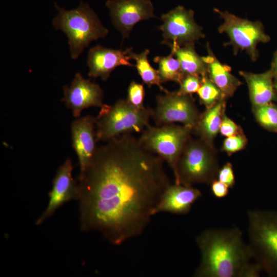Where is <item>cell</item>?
Returning a JSON list of instances; mask_svg holds the SVG:
<instances>
[{
  "label": "cell",
  "mask_w": 277,
  "mask_h": 277,
  "mask_svg": "<svg viewBox=\"0 0 277 277\" xmlns=\"http://www.w3.org/2000/svg\"><path fill=\"white\" fill-rule=\"evenodd\" d=\"M71 132L72 147L82 173L90 164L97 148L96 117L87 115L76 118L71 124Z\"/></svg>",
  "instance_id": "14"
},
{
  "label": "cell",
  "mask_w": 277,
  "mask_h": 277,
  "mask_svg": "<svg viewBox=\"0 0 277 277\" xmlns=\"http://www.w3.org/2000/svg\"><path fill=\"white\" fill-rule=\"evenodd\" d=\"M224 98L213 106L206 108L200 114L193 131L200 138L212 145L213 140L220 131L225 113L226 100Z\"/></svg>",
  "instance_id": "19"
},
{
  "label": "cell",
  "mask_w": 277,
  "mask_h": 277,
  "mask_svg": "<svg viewBox=\"0 0 277 277\" xmlns=\"http://www.w3.org/2000/svg\"><path fill=\"white\" fill-rule=\"evenodd\" d=\"M63 94L62 101L76 118L85 109L104 105L103 91L100 86L85 78L79 72L75 74L69 86L63 87Z\"/></svg>",
  "instance_id": "12"
},
{
  "label": "cell",
  "mask_w": 277,
  "mask_h": 277,
  "mask_svg": "<svg viewBox=\"0 0 277 277\" xmlns=\"http://www.w3.org/2000/svg\"><path fill=\"white\" fill-rule=\"evenodd\" d=\"M202 195L201 191L192 186L176 183L170 184L162 195L156 208L155 214L161 212L187 214Z\"/></svg>",
  "instance_id": "16"
},
{
  "label": "cell",
  "mask_w": 277,
  "mask_h": 277,
  "mask_svg": "<svg viewBox=\"0 0 277 277\" xmlns=\"http://www.w3.org/2000/svg\"><path fill=\"white\" fill-rule=\"evenodd\" d=\"M247 143V139L243 133L227 137L224 141L222 150L228 155L243 149Z\"/></svg>",
  "instance_id": "26"
},
{
  "label": "cell",
  "mask_w": 277,
  "mask_h": 277,
  "mask_svg": "<svg viewBox=\"0 0 277 277\" xmlns=\"http://www.w3.org/2000/svg\"><path fill=\"white\" fill-rule=\"evenodd\" d=\"M150 52L148 49H145L141 53H135L131 49L128 53L130 59L134 60L136 62L135 67L144 83L149 88L153 85L157 86L164 93L168 90L162 86V81L157 70L155 69L150 64L148 55Z\"/></svg>",
  "instance_id": "21"
},
{
  "label": "cell",
  "mask_w": 277,
  "mask_h": 277,
  "mask_svg": "<svg viewBox=\"0 0 277 277\" xmlns=\"http://www.w3.org/2000/svg\"><path fill=\"white\" fill-rule=\"evenodd\" d=\"M101 108L96 117L97 141H108L121 134L142 131L149 124L153 113L149 107L137 109L124 99Z\"/></svg>",
  "instance_id": "6"
},
{
  "label": "cell",
  "mask_w": 277,
  "mask_h": 277,
  "mask_svg": "<svg viewBox=\"0 0 277 277\" xmlns=\"http://www.w3.org/2000/svg\"><path fill=\"white\" fill-rule=\"evenodd\" d=\"M107 142L78 176L81 227L120 245L142 234L170 183L163 159L132 133Z\"/></svg>",
  "instance_id": "1"
},
{
  "label": "cell",
  "mask_w": 277,
  "mask_h": 277,
  "mask_svg": "<svg viewBox=\"0 0 277 277\" xmlns=\"http://www.w3.org/2000/svg\"><path fill=\"white\" fill-rule=\"evenodd\" d=\"M275 81L273 82L274 83V86L275 90L277 91V76H275Z\"/></svg>",
  "instance_id": "32"
},
{
  "label": "cell",
  "mask_w": 277,
  "mask_h": 277,
  "mask_svg": "<svg viewBox=\"0 0 277 277\" xmlns=\"http://www.w3.org/2000/svg\"><path fill=\"white\" fill-rule=\"evenodd\" d=\"M223 19V23L218 27L220 33H226L230 38L227 44L233 47L234 52L245 51L251 60L258 57L257 46L260 43L269 41L270 37L264 31L262 24L238 17L227 11L215 9Z\"/></svg>",
  "instance_id": "8"
},
{
  "label": "cell",
  "mask_w": 277,
  "mask_h": 277,
  "mask_svg": "<svg viewBox=\"0 0 277 277\" xmlns=\"http://www.w3.org/2000/svg\"><path fill=\"white\" fill-rule=\"evenodd\" d=\"M217 177L218 180L226 184L230 188H233L235 184V176L232 165L230 162L226 163L219 169Z\"/></svg>",
  "instance_id": "29"
},
{
  "label": "cell",
  "mask_w": 277,
  "mask_h": 277,
  "mask_svg": "<svg viewBox=\"0 0 277 277\" xmlns=\"http://www.w3.org/2000/svg\"><path fill=\"white\" fill-rule=\"evenodd\" d=\"M247 216L253 260L270 276L277 277V211L250 210Z\"/></svg>",
  "instance_id": "4"
},
{
  "label": "cell",
  "mask_w": 277,
  "mask_h": 277,
  "mask_svg": "<svg viewBox=\"0 0 277 277\" xmlns=\"http://www.w3.org/2000/svg\"><path fill=\"white\" fill-rule=\"evenodd\" d=\"M240 74L247 83L253 107L264 105L277 100L274 86V73L271 69L262 73L241 71Z\"/></svg>",
  "instance_id": "17"
},
{
  "label": "cell",
  "mask_w": 277,
  "mask_h": 277,
  "mask_svg": "<svg viewBox=\"0 0 277 277\" xmlns=\"http://www.w3.org/2000/svg\"><path fill=\"white\" fill-rule=\"evenodd\" d=\"M153 61L158 65L162 83L173 81L180 83L184 74L179 61L172 53L166 56H156Z\"/></svg>",
  "instance_id": "22"
},
{
  "label": "cell",
  "mask_w": 277,
  "mask_h": 277,
  "mask_svg": "<svg viewBox=\"0 0 277 277\" xmlns=\"http://www.w3.org/2000/svg\"><path fill=\"white\" fill-rule=\"evenodd\" d=\"M257 122L266 129L277 132V106L269 104L253 107Z\"/></svg>",
  "instance_id": "24"
},
{
  "label": "cell",
  "mask_w": 277,
  "mask_h": 277,
  "mask_svg": "<svg viewBox=\"0 0 277 277\" xmlns=\"http://www.w3.org/2000/svg\"><path fill=\"white\" fill-rule=\"evenodd\" d=\"M200 102L206 108L225 98L220 89L210 80L208 75L201 77V85L197 92Z\"/></svg>",
  "instance_id": "23"
},
{
  "label": "cell",
  "mask_w": 277,
  "mask_h": 277,
  "mask_svg": "<svg viewBox=\"0 0 277 277\" xmlns=\"http://www.w3.org/2000/svg\"><path fill=\"white\" fill-rule=\"evenodd\" d=\"M220 132L223 136L229 137L243 133L242 128L224 115L220 126Z\"/></svg>",
  "instance_id": "28"
},
{
  "label": "cell",
  "mask_w": 277,
  "mask_h": 277,
  "mask_svg": "<svg viewBox=\"0 0 277 277\" xmlns=\"http://www.w3.org/2000/svg\"><path fill=\"white\" fill-rule=\"evenodd\" d=\"M219 169L213 145L200 138L190 137L179 159L174 175L175 183L210 185L216 179Z\"/></svg>",
  "instance_id": "5"
},
{
  "label": "cell",
  "mask_w": 277,
  "mask_h": 277,
  "mask_svg": "<svg viewBox=\"0 0 277 277\" xmlns=\"http://www.w3.org/2000/svg\"><path fill=\"white\" fill-rule=\"evenodd\" d=\"M192 131L183 125L153 127L148 124L138 139L146 148L166 161L174 175L179 159Z\"/></svg>",
  "instance_id": "7"
},
{
  "label": "cell",
  "mask_w": 277,
  "mask_h": 277,
  "mask_svg": "<svg viewBox=\"0 0 277 277\" xmlns=\"http://www.w3.org/2000/svg\"><path fill=\"white\" fill-rule=\"evenodd\" d=\"M163 24L159 27L162 32V44L170 48L194 43L205 35L202 28L195 22L194 12L182 6L161 16Z\"/></svg>",
  "instance_id": "10"
},
{
  "label": "cell",
  "mask_w": 277,
  "mask_h": 277,
  "mask_svg": "<svg viewBox=\"0 0 277 277\" xmlns=\"http://www.w3.org/2000/svg\"><path fill=\"white\" fill-rule=\"evenodd\" d=\"M211 189L213 195L219 199L226 196L230 188L226 184L219 180H214L210 184Z\"/></svg>",
  "instance_id": "30"
},
{
  "label": "cell",
  "mask_w": 277,
  "mask_h": 277,
  "mask_svg": "<svg viewBox=\"0 0 277 277\" xmlns=\"http://www.w3.org/2000/svg\"><path fill=\"white\" fill-rule=\"evenodd\" d=\"M207 48L208 54L203 56V58L207 64L209 78L220 89L226 98L232 96L242 83L231 74L229 66L222 64L217 60L208 44Z\"/></svg>",
  "instance_id": "18"
},
{
  "label": "cell",
  "mask_w": 277,
  "mask_h": 277,
  "mask_svg": "<svg viewBox=\"0 0 277 277\" xmlns=\"http://www.w3.org/2000/svg\"><path fill=\"white\" fill-rule=\"evenodd\" d=\"M73 168L72 161L68 159L58 169L49 193L47 206L36 221V225L42 224L66 203L78 200L79 190L77 182L73 178Z\"/></svg>",
  "instance_id": "13"
},
{
  "label": "cell",
  "mask_w": 277,
  "mask_h": 277,
  "mask_svg": "<svg viewBox=\"0 0 277 277\" xmlns=\"http://www.w3.org/2000/svg\"><path fill=\"white\" fill-rule=\"evenodd\" d=\"M156 100L152 117L156 125L177 122L193 130L200 114L191 95L168 91L157 95Z\"/></svg>",
  "instance_id": "9"
},
{
  "label": "cell",
  "mask_w": 277,
  "mask_h": 277,
  "mask_svg": "<svg viewBox=\"0 0 277 277\" xmlns=\"http://www.w3.org/2000/svg\"><path fill=\"white\" fill-rule=\"evenodd\" d=\"M145 91L143 84L132 81L130 83L127 91V101L137 109L145 108L144 100Z\"/></svg>",
  "instance_id": "25"
},
{
  "label": "cell",
  "mask_w": 277,
  "mask_h": 277,
  "mask_svg": "<svg viewBox=\"0 0 277 277\" xmlns=\"http://www.w3.org/2000/svg\"><path fill=\"white\" fill-rule=\"evenodd\" d=\"M180 88L177 91L183 94H190L197 92L201 85V77L194 75H185L179 83Z\"/></svg>",
  "instance_id": "27"
},
{
  "label": "cell",
  "mask_w": 277,
  "mask_h": 277,
  "mask_svg": "<svg viewBox=\"0 0 277 277\" xmlns=\"http://www.w3.org/2000/svg\"><path fill=\"white\" fill-rule=\"evenodd\" d=\"M54 7L58 13L52 25L56 30L62 31L67 36L73 60H76L92 41L105 37L109 32L95 12L82 1L72 10L63 8L56 3Z\"/></svg>",
  "instance_id": "3"
},
{
  "label": "cell",
  "mask_w": 277,
  "mask_h": 277,
  "mask_svg": "<svg viewBox=\"0 0 277 277\" xmlns=\"http://www.w3.org/2000/svg\"><path fill=\"white\" fill-rule=\"evenodd\" d=\"M271 69L272 70L274 76H277V51L274 54V58L272 62Z\"/></svg>",
  "instance_id": "31"
},
{
  "label": "cell",
  "mask_w": 277,
  "mask_h": 277,
  "mask_svg": "<svg viewBox=\"0 0 277 277\" xmlns=\"http://www.w3.org/2000/svg\"><path fill=\"white\" fill-rule=\"evenodd\" d=\"M171 48L174 56L179 61L181 69L185 75L190 74L202 77L208 75L207 64L195 51L194 44Z\"/></svg>",
  "instance_id": "20"
},
{
  "label": "cell",
  "mask_w": 277,
  "mask_h": 277,
  "mask_svg": "<svg viewBox=\"0 0 277 277\" xmlns=\"http://www.w3.org/2000/svg\"><path fill=\"white\" fill-rule=\"evenodd\" d=\"M112 23L123 36L129 37L134 26L138 22L155 17L150 0H107Z\"/></svg>",
  "instance_id": "11"
},
{
  "label": "cell",
  "mask_w": 277,
  "mask_h": 277,
  "mask_svg": "<svg viewBox=\"0 0 277 277\" xmlns=\"http://www.w3.org/2000/svg\"><path fill=\"white\" fill-rule=\"evenodd\" d=\"M201 262L195 277H258L262 270L238 227L208 229L196 238Z\"/></svg>",
  "instance_id": "2"
},
{
  "label": "cell",
  "mask_w": 277,
  "mask_h": 277,
  "mask_svg": "<svg viewBox=\"0 0 277 277\" xmlns=\"http://www.w3.org/2000/svg\"><path fill=\"white\" fill-rule=\"evenodd\" d=\"M129 48L125 50L113 49L96 45L91 48L88 53V76L107 80L112 71L120 66L135 67L129 60Z\"/></svg>",
  "instance_id": "15"
}]
</instances>
